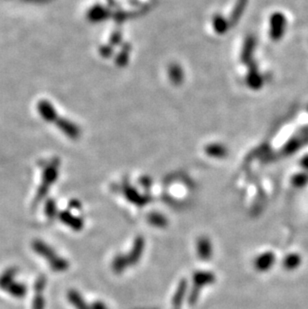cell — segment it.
<instances>
[{
	"mask_svg": "<svg viewBox=\"0 0 308 309\" xmlns=\"http://www.w3.org/2000/svg\"><path fill=\"white\" fill-rule=\"evenodd\" d=\"M32 248L37 254H39L41 257L47 260L49 266L55 272H62L68 268V262L62 257L58 256L56 252L43 241L40 240L33 241Z\"/></svg>",
	"mask_w": 308,
	"mask_h": 309,
	"instance_id": "1",
	"label": "cell"
},
{
	"mask_svg": "<svg viewBox=\"0 0 308 309\" xmlns=\"http://www.w3.org/2000/svg\"><path fill=\"white\" fill-rule=\"evenodd\" d=\"M286 27L287 19L284 13L280 11L273 12L269 18V36L271 40L274 42L280 41L286 32Z\"/></svg>",
	"mask_w": 308,
	"mask_h": 309,
	"instance_id": "2",
	"label": "cell"
},
{
	"mask_svg": "<svg viewBox=\"0 0 308 309\" xmlns=\"http://www.w3.org/2000/svg\"><path fill=\"white\" fill-rule=\"evenodd\" d=\"M308 144V126L301 128L296 134H294L282 147V154L285 156L296 153L299 149Z\"/></svg>",
	"mask_w": 308,
	"mask_h": 309,
	"instance_id": "3",
	"label": "cell"
},
{
	"mask_svg": "<svg viewBox=\"0 0 308 309\" xmlns=\"http://www.w3.org/2000/svg\"><path fill=\"white\" fill-rule=\"evenodd\" d=\"M57 173H58V165L57 162H53L52 164H50L49 166H47V168L44 170L43 173V180H42V184L38 189L37 195L35 197V200L38 202L40 201L47 193V190L49 189V187L53 184V182L56 180L57 178Z\"/></svg>",
	"mask_w": 308,
	"mask_h": 309,
	"instance_id": "4",
	"label": "cell"
},
{
	"mask_svg": "<svg viewBox=\"0 0 308 309\" xmlns=\"http://www.w3.org/2000/svg\"><path fill=\"white\" fill-rule=\"evenodd\" d=\"M249 70L246 75V83L249 88L253 90H259L262 88L264 84V79L261 73L258 70V67L256 66L255 63L251 62L249 64Z\"/></svg>",
	"mask_w": 308,
	"mask_h": 309,
	"instance_id": "5",
	"label": "cell"
},
{
	"mask_svg": "<svg viewBox=\"0 0 308 309\" xmlns=\"http://www.w3.org/2000/svg\"><path fill=\"white\" fill-rule=\"evenodd\" d=\"M215 280L214 275L211 272H197L194 276H193V281L195 283V287L194 290L191 293V299L190 301L193 302L196 300L199 290L201 287H203L206 284H210Z\"/></svg>",
	"mask_w": 308,
	"mask_h": 309,
	"instance_id": "6",
	"label": "cell"
},
{
	"mask_svg": "<svg viewBox=\"0 0 308 309\" xmlns=\"http://www.w3.org/2000/svg\"><path fill=\"white\" fill-rule=\"evenodd\" d=\"M275 263V254L271 251L264 252L256 257L254 260V267L260 272H265L269 270Z\"/></svg>",
	"mask_w": 308,
	"mask_h": 309,
	"instance_id": "7",
	"label": "cell"
},
{
	"mask_svg": "<svg viewBox=\"0 0 308 309\" xmlns=\"http://www.w3.org/2000/svg\"><path fill=\"white\" fill-rule=\"evenodd\" d=\"M256 46V39L254 36L249 35L245 38V41L243 43L242 51H241V61L244 64H250L252 62L253 53Z\"/></svg>",
	"mask_w": 308,
	"mask_h": 309,
	"instance_id": "8",
	"label": "cell"
},
{
	"mask_svg": "<svg viewBox=\"0 0 308 309\" xmlns=\"http://www.w3.org/2000/svg\"><path fill=\"white\" fill-rule=\"evenodd\" d=\"M45 278L40 277L35 282V297L33 298L32 302V309H44V297H43V290L45 288Z\"/></svg>",
	"mask_w": 308,
	"mask_h": 309,
	"instance_id": "9",
	"label": "cell"
},
{
	"mask_svg": "<svg viewBox=\"0 0 308 309\" xmlns=\"http://www.w3.org/2000/svg\"><path fill=\"white\" fill-rule=\"evenodd\" d=\"M143 249H144V240L142 237H137L131 252L128 254V256H126L128 265H133L140 259Z\"/></svg>",
	"mask_w": 308,
	"mask_h": 309,
	"instance_id": "10",
	"label": "cell"
},
{
	"mask_svg": "<svg viewBox=\"0 0 308 309\" xmlns=\"http://www.w3.org/2000/svg\"><path fill=\"white\" fill-rule=\"evenodd\" d=\"M197 252H198V255L201 259L203 260H207L211 257V254H212V246H211V242L210 240L203 236V237H200L198 239V242H197Z\"/></svg>",
	"mask_w": 308,
	"mask_h": 309,
	"instance_id": "11",
	"label": "cell"
},
{
	"mask_svg": "<svg viewBox=\"0 0 308 309\" xmlns=\"http://www.w3.org/2000/svg\"><path fill=\"white\" fill-rule=\"evenodd\" d=\"M247 4H248V0H236L234 8L231 12V16H230V19H229L230 25L236 24L239 21V19L241 18V16L243 15V13H244V11L247 7Z\"/></svg>",
	"mask_w": 308,
	"mask_h": 309,
	"instance_id": "12",
	"label": "cell"
},
{
	"mask_svg": "<svg viewBox=\"0 0 308 309\" xmlns=\"http://www.w3.org/2000/svg\"><path fill=\"white\" fill-rule=\"evenodd\" d=\"M59 218H60V220H61L64 224H66L67 226H69V227L72 228V229L80 230V229L83 227V221H82L80 218H78V217L72 215V214L69 213V212H66V211L61 212V213L59 214Z\"/></svg>",
	"mask_w": 308,
	"mask_h": 309,
	"instance_id": "13",
	"label": "cell"
},
{
	"mask_svg": "<svg viewBox=\"0 0 308 309\" xmlns=\"http://www.w3.org/2000/svg\"><path fill=\"white\" fill-rule=\"evenodd\" d=\"M38 110H39L40 114L45 118V120H48V121L55 120V118H56L55 110L53 109L52 105L49 104L48 102L41 101L38 105Z\"/></svg>",
	"mask_w": 308,
	"mask_h": 309,
	"instance_id": "14",
	"label": "cell"
},
{
	"mask_svg": "<svg viewBox=\"0 0 308 309\" xmlns=\"http://www.w3.org/2000/svg\"><path fill=\"white\" fill-rule=\"evenodd\" d=\"M301 264V256L297 253H291L288 254L283 261V266L286 270H294L296 268H298Z\"/></svg>",
	"mask_w": 308,
	"mask_h": 309,
	"instance_id": "15",
	"label": "cell"
},
{
	"mask_svg": "<svg viewBox=\"0 0 308 309\" xmlns=\"http://www.w3.org/2000/svg\"><path fill=\"white\" fill-rule=\"evenodd\" d=\"M16 275V269L15 268H9L5 272H3L0 275V288L6 290L9 285L14 282L13 279Z\"/></svg>",
	"mask_w": 308,
	"mask_h": 309,
	"instance_id": "16",
	"label": "cell"
},
{
	"mask_svg": "<svg viewBox=\"0 0 308 309\" xmlns=\"http://www.w3.org/2000/svg\"><path fill=\"white\" fill-rule=\"evenodd\" d=\"M68 299L70 301V303L76 308V309H90L85 301L82 299V297L80 296V294L75 291V290H71L68 293Z\"/></svg>",
	"mask_w": 308,
	"mask_h": 309,
	"instance_id": "17",
	"label": "cell"
},
{
	"mask_svg": "<svg viewBox=\"0 0 308 309\" xmlns=\"http://www.w3.org/2000/svg\"><path fill=\"white\" fill-rule=\"evenodd\" d=\"M6 291L12 295L13 297H16V298H22L25 294H26V287L25 285L21 284V283H16V282H12L9 287L6 289Z\"/></svg>",
	"mask_w": 308,
	"mask_h": 309,
	"instance_id": "18",
	"label": "cell"
},
{
	"mask_svg": "<svg viewBox=\"0 0 308 309\" xmlns=\"http://www.w3.org/2000/svg\"><path fill=\"white\" fill-rule=\"evenodd\" d=\"M292 185L296 188H303L308 184V172L302 171L294 174L291 178Z\"/></svg>",
	"mask_w": 308,
	"mask_h": 309,
	"instance_id": "19",
	"label": "cell"
},
{
	"mask_svg": "<svg viewBox=\"0 0 308 309\" xmlns=\"http://www.w3.org/2000/svg\"><path fill=\"white\" fill-rule=\"evenodd\" d=\"M229 22L227 20H225L223 17L221 16H216L213 19V27L215 29V31L219 34L225 33L229 27Z\"/></svg>",
	"mask_w": 308,
	"mask_h": 309,
	"instance_id": "20",
	"label": "cell"
},
{
	"mask_svg": "<svg viewBox=\"0 0 308 309\" xmlns=\"http://www.w3.org/2000/svg\"><path fill=\"white\" fill-rule=\"evenodd\" d=\"M125 196L127 197V199L135 204H138V205H142L145 203V200L136 192L135 189H133L132 187L128 186L126 187L125 189Z\"/></svg>",
	"mask_w": 308,
	"mask_h": 309,
	"instance_id": "21",
	"label": "cell"
},
{
	"mask_svg": "<svg viewBox=\"0 0 308 309\" xmlns=\"http://www.w3.org/2000/svg\"><path fill=\"white\" fill-rule=\"evenodd\" d=\"M127 266H129V265H128L126 256L119 255V256H117V257L113 260V262H112V269H113L114 272H116V273L123 272V270H124Z\"/></svg>",
	"mask_w": 308,
	"mask_h": 309,
	"instance_id": "22",
	"label": "cell"
},
{
	"mask_svg": "<svg viewBox=\"0 0 308 309\" xmlns=\"http://www.w3.org/2000/svg\"><path fill=\"white\" fill-rule=\"evenodd\" d=\"M206 152L214 157H223L226 154V150L222 145H209L206 148Z\"/></svg>",
	"mask_w": 308,
	"mask_h": 309,
	"instance_id": "23",
	"label": "cell"
},
{
	"mask_svg": "<svg viewBox=\"0 0 308 309\" xmlns=\"http://www.w3.org/2000/svg\"><path fill=\"white\" fill-rule=\"evenodd\" d=\"M148 220L152 225L157 226V227H163L167 223L166 218L159 213H151L148 217Z\"/></svg>",
	"mask_w": 308,
	"mask_h": 309,
	"instance_id": "24",
	"label": "cell"
},
{
	"mask_svg": "<svg viewBox=\"0 0 308 309\" xmlns=\"http://www.w3.org/2000/svg\"><path fill=\"white\" fill-rule=\"evenodd\" d=\"M186 287H187V286H186V283H185V282H181V283L179 284L178 289H177V291H176V293H175V296H174V298H173V304H174L175 306H178V305L181 304L182 299H183L184 294H185Z\"/></svg>",
	"mask_w": 308,
	"mask_h": 309,
	"instance_id": "25",
	"label": "cell"
},
{
	"mask_svg": "<svg viewBox=\"0 0 308 309\" xmlns=\"http://www.w3.org/2000/svg\"><path fill=\"white\" fill-rule=\"evenodd\" d=\"M169 71H170V76H171L172 80H174L175 82H179L182 79V72L179 69V67L171 66Z\"/></svg>",
	"mask_w": 308,
	"mask_h": 309,
	"instance_id": "26",
	"label": "cell"
},
{
	"mask_svg": "<svg viewBox=\"0 0 308 309\" xmlns=\"http://www.w3.org/2000/svg\"><path fill=\"white\" fill-rule=\"evenodd\" d=\"M45 212L47 214V217H49V218H52L53 216H55V214H56V205H55V202L53 200H49L46 203Z\"/></svg>",
	"mask_w": 308,
	"mask_h": 309,
	"instance_id": "27",
	"label": "cell"
},
{
	"mask_svg": "<svg viewBox=\"0 0 308 309\" xmlns=\"http://www.w3.org/2000/svg\"><path fill=\"white\" fill-rule=\"evenodd\" d=\"M300 165H301V167H302L305 171L308 172V154L304 155V156L301 158V160H300Z\"/></svg>",
	"mask_w": 308,
	"mask_h": 309,
	"instance_id": "28",
	"label": "cell"
},
{
	"mask_svg": "<svg viewBox=\"0 0 308 309\" xmlns=\"http://www.w3.org/2000/svg\"><path fill=\"white\" fill-rule=\"evenodd\" d=\"M92 309H106V307L101 303V302H96L93 306Z\"/></svg>",
	"mask_w": 308,
	"mask_h": 309,
	"instance_id": "29",
	"label": "cell"
},
{
	"mask_svg": "<svg viewBox=\"0 0 308 309\" xmlns=\"http://www.w3.org/2000/svg\"><path fill=\"white\" fill-rule=\"evenodd\" d=\"M307 110H308V106H307Z\"/></svg>",
	"mask_w": 308,
	"mask_h": 309,
	"instance_id": "30",
	"label": "cell"
}]
</instances>
